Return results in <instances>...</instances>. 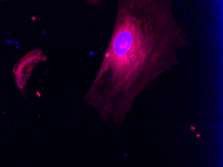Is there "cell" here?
Segmentation results:
<instances>
[{"instance_id":"obj_1","label":"cell","mask_w":223,"mask_h":167,"mask_svg":"<svg viewBox=\"0 0 223 167\" xmlns=\"http://www.w3.org/2000/svg\"><path fill=\"white\" fill-rule=\"evenodd\" d=\"M190 45L172 0H120L107 51L86 98L102 116L119 121L136 97L180 64Z\"/></svg>"}]
</instances>
